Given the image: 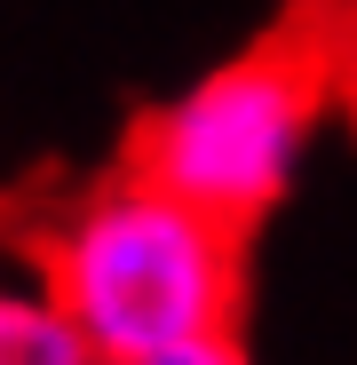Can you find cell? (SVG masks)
Listing matches in <instances>:
<instances>
[{
    "mask_svg": "<svg viewBox=\"0 0 357 365\" xmlns=\"http://www.w3.org/2000/svg\"><path fill=\"white\" fill-rule=\"evenodd\" d=\"M40 286L64 302L88 357H143L199 334H238L247 255L238 230L175 199L143 167H119L64 199L32 247Z\"/></svg>",
    "mask_w": 357,
    "mask_h": 365,
    "instance_id": "1",
    "label": "cell"
},
{
    "mask_svg": "<svg viewBox=\"0 0 357 365\" xmlns=\"http://www.w3.org/2000/svg\"><path fill=\"white\" fill-rule=\"evenodd\" d=\"M326 96H333L326 48L262 40L214 64L207 80H191L183 96H167L135 135V167L167 182L175 199L207 207L214 222L247 230L294 191V175L318 143Z\"/></svg>",
    "mask_w": 357,
    "mask_h": 365,
    "instance_id": "2",
    "label": "cell"
},
{
    "mask_svg": "<svg viewBox=\"0 0 357 365\" xmlns=\"http://www.w3.org/2000/svg\"><path fill=\"white\" fill-rule=\"evenodd\" d=\"M0 365H95L40 270H0Z\"/></svg>",
    "mask_w": 357,
    "mask_h": 365,
    "instance_id": "3",
    "label": "cell"
},
{
    "mask_svg": "<svg viewBox=\"0 0 357 365\" xmlns=\"http://www.w3.org/2000/svg\"><path fill=\"white\" fill-rule=\"evenodd\" d=\"M95 365H247V341L238 334H199L175 349H143V357H95Z\"/></svg>",
    "mask_w": 357,
    "mask_h": 365,
    "instance_id": "4",
    "label": "cell"
}]
</instances>
